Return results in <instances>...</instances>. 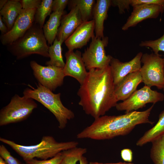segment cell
Listing matches in <instances>:
<instances>
[{
	"mask_svg": "<svg viewBox=\"0 0 164 164\" xmlns=\"http://www.w3.org/2000/svg\"><path fill=\"white\" fill-rule=\"evenodd\" d=\"M115 87L110 65L104 69H91L77 92L79 104L94 119L104 115L118 103Z\"/></svg>",
	"mask_w": 164,
	"mask_h": 164,
	"instance_id": "cell-1",
	"label": "cell"
},
{
	"mask_svg": "<svg viewBox=\"0 0 164 164\" xmlns=\"http://www.w3.org/2000/svg\"><path fill=\"white\" fill-rule=\"evenodd\" d=\"M154 104L143 111H134L119 115H103L94 119L93 122L77 135L78 139L95 140L112 139L128 135L137 125L153 122L149 119Z\"/></svg>",
	"mask_w": 164,
	"mask_h": 164,
	"instance_id": "cell-2",
	"label": "cell"
},
{
	"mask_svg": "<svg viewBox=\"0 0 164 164\" xmlns=\"http://www.w3.org/2000/svg\"><path fill=\"white\" fill-rule=\"evenodd\" d=\"M0 141L10 146L25 162L34 158L42 160L52 158L63 151L77 147L78 144L75 141L58 142L50 136H43L40 143L32 145H20L1 137Z\"/></svg>",
	"mask_w": 164,
	"mask_h": 164,
	"instance_id": "cell-3",
	"label": "cell"
},
{
	"mask_svg": "<svg viewBox=\"0 0 164 164\" xmlns=\"http://www.w3.org/2000/svg\"><path fill=\"white\" fill-rule=\"evenodd\" d=\"M7 46L8 50L17 59L32 54L49 57V46L43 29L34 22L23 36Z\"/></svg>",
	"mask_w": 164,
	"mask_h": 164,
	"instance_id": "cell-4",
	"label": "cell"
},
{
	"mask_svg": "<svg viewBox=\"0 0 164 164\" xmlns=\"http://www.w3.org/2000/svg\"><path fill=\"white\" fill-rule=\"evenodd\" d=\"M23 94V96L36 100L48 109L56 117L60 129H64L68 121L74 117V113L62 104L60 93H53L39 83L37 88H26Z\"/></svg>",
	"mask_w": 164,
	"mask_h": 164,
	"instance_id": "cell-5",
	"label": "cell"
},
{
	"mask_svg": "<svg viewBox=\"0 0 164 164\" xmlns=\"http://www.w3.org/2000/svg\"><path fill=\"white\" fill-rule=\"evenodd\" d=\"M37 104L33 99L15 94L0 111V126L17 123L27 119Z\"/></svg>",
	"mask_w": 164,
	"mask_h": 164,
	"instance_id": "cell-6",
	"label": "cell"
},
{
	"mask_svg": "<svg viewBox=\"0 0 164 164\" xmlns=\"http://www.w3.org/2000/svg\"><path fill=\"white\" fill-rule=\"evenodd\" d=\"M141 62L143 64L140 72L145 85L154 86L158 89L164 86V62L159 54H143Z\"/></svg>",
	"mask_w": 164,
	"mask_h": 164,
	"instance_id": "cell-7",
	"label": "cell"
},
{
	"mask_svg": "<svg viewBox=\"0 0 164 164\" xmlns=\"http://www.w3.org/2000/svg\"><path fill=\"white\" fill-rule=\"evenodd\" d=\"M108 43V37L97 38L94 35L91 38L89 46L82 55L86 69H102L110 65L113 57L107 55L105 49Z\"/></svg>",
	"mask_w": 164,
	"mask_h": 164,
	"instance_id": "cell-8",
	"label": "cell"
},
{
	"mask_svg": "<svg viewBox=\"0 0 164 164\" xmlns=\"http://www.w3.org/2000/svg\"><path fill=\"white\" fill-rule=\"evenodd\" d=\"M164 99L162 93L153 90L151 87L145 85L136 90L127 99L118 103L115 107L118 111H125V113H127L142 108L148 103L154 104Z\"/></svg>",
	"mask_w": 164,
	"mask_h": 164,
	"instance_id": "cell-9",
	"label": "cell"
},
{
	"mask_svg": "<svg viewBox=\"0 0 164 164\" xmlns=\"http://www.w3.org/2000/svg\"><path fill=\"white\" fill-rule=\"evenodd\" d=\"M30 66L38 83L51 91L61 86L64 75L63 68L53 66H44L31 61Z\"/></svg>",
	"mask_w": 164,
	"mask_h": 164,
	"instance_id": "cell-10",
	"label": "cell"
},
{
	"mask_svg": "<svg viewBox=\"0 0 164 164\" xmlns=\"http://www.w3.org/2000/svg\"><path fill=\"white\" fill-rule=\"evenodd\" d=\"M36 9H22L10 30L1 35L0 40L3 45H9L24 35L34 22Z\"/></svg>",
	"mask_w": 164,
	"mask_h": 164,
	"instance_id": "cell-11",
	"label": "cell"
},
{
	"mask_svg": "<svg viewBox=\"0 0 164 164\" xmlns=\"http://www.w3.org/2000/svg\"><path fill=\"white\" fill-rule=\"evenodd\" d=\"M66 62L63 68L65 77L69 76L75 78L82 84L88 73L83 61L81 52L77 50L67 52L65 55Z\"/></svg>",
	"mask_w": 164,
	"mask_h": 164,
	"instance_id": "cell-12",
	"label": "cell"
},
{
	"mask_svg": "<svg viewBox=\"0 0 164 164\" xmlns=\"http://www.w3.org/2000/svg\"><path fill=\"white\" fill-rule=\"evenodd\" d=\"M142 54V52H140L131 60L124 62L112 57L110 66L115 85L128 74L140 71L142 67L141 59Z\"/></svg>",
	"mask_w": 164,
	"mask_h": 164,
	"instance_id": "cell-13",
	"label": "cell"
},
{
	"mask_svg": "<svg viewBox=\"0 0 164 164\" xmlns=\"http://www.w3.org/2000/svg\"><path fill=\"white\" fill-rule=\"evenodd\" d=\"M164 11L162 7L154 4L143 5L133 6L132 12L122 29L126 30L131 27L136 26L139 23L149 19H156Z\"/></svg>",
	"mask_w": 164,
	"mask_h": 164,
	"instance_id": "cell-14",
	"label": "cell"
},
{
	"mask_svg": "<svg viewBox=\"0 0 164 164\" xmlns=\"http://www.w3.org/2000/svg\"><path fill=\"white\" fill-rule=\"evenodd\" d=\"M94 22L92 19L83 22L65 41L68 50L81 48L94 35Z\"/></svg>",
	"mask_w": 164,
	"mask_h": 164,
	"instance_id": "cell-15",
	"label": "cell"
},
{
	"mask_svg": "<svg viewBox=\"0 0 164 164\" xmlns=\"http://www.w3.org/2000/svg\"><path fill=\"white\" fill-rule=\"evenodd\" d=\"M70 9L68 13L62 17L56 36L62 43L83 22L78 7L73 6Z\"/></svg>",
	"mask_w": 164,
	"mask_h": 164,
	"instance_id": "cell-16",
	"label": "cell"
},
{
	"mask_svg": "<svg viewBox=\"0 0 164 164\" xmlns=\"http://www.w3.org/2000/svg\"><path fill=\"white\" fill-rule=\"evenodd\" d=\"M142 82L140 71L131 73L125 76L115 85L114 92L118 101L128 99L135 91L138 85Z\"/></svg>",
	"mask_w": 164,
	"mask_h": 164,
	"instance_id": "cell-17",
	"label": "cell"
},
{
	"mask_svg": "<svg viewBox=\"0 0 164 164\" xmlns=\"http://www.w3.org/2000/svg\"><path fill=\"white\" fill-rule=\"evenodd\" d=\"M111 5V0H97L93 11L92 19L94 22L95 36L103 38L104 35V22L108 17L109 9Z\"/></svg>",
	"mask_w": 164,
	"mask_h": 164,
	"instance_id": "cell-18",
	"label": "cell"
},
{
	"mask_svg": "<svg viewBox=\"0 0 164 164\" xmlns=\"http://www.w3.org/2000/svg\"><path fill=\"white\" fill-rule=\"evenodd\" d=\"M22 9L19 0H8L5 5L0 10V15L6 25L8 31L12 28Z\"/></svg>",
	"mask_w": 164,
	"mask_h": 164,
	"instance_id": "cell-19",
	"label": "cell"
},
{
	"mask_svg": "<svg viewBox=\"0 0 164 164\" xmlns=\"http://www.w3.org/2000/svg\"><path fill=\"white\" fill-rule=\"evenodd\" d=\"M64 13V12H53L43 26L44 34L49 45H52L56 37L61 20Z\"/></svg>",
	"mask_w": 164,
	"mask_h": 164,
	"instance_id": "cell-20",
	"label": "cell"
},
{
	"mask_svg": "<svg viewBox=\"0 0 164 164\" xmlns=\"http://www.w3.org/2000/svg\"><path fill=\"white\" fill-rule=\"evenodd\" d=\"M164 133V110L159 114V120L152 128L146 131L136 142L138 146H142L151 142L155 138Z\"/></svg>",
	"mask_w": 164,
	"mask_h": 164,
	"instance_id": "cell-21",
	"label": "cell"
},
{
	"mask_svg": "<svg viewBox=\"0 0 164 164\" xmlns=\"http://www.w3.org/2000/svg\"><path fill=\"white\" fill-rule=\"evenodd\" d=\"M62 43L56 37L53 44L49 46L48 53L50 60L46 63V65L64 67L65 63L63 60L61 48Z\"/></svg>",
	"mask_w": 164,
	"mask_h": 164,
	"instance_id": "cell-22",
	"label": "cell"
},
{
	"mask_svg": "<svg viewBox=\"0 0 164 164\" xmlns=\"http://www.w3.org/2000/svg\"><path fill=\"white\" fill-rule=\"evenodd\" d=\"M96 1L94 0H69V7L70 9L73 6L78 7L83 22L90 20L93 17V11Z\"/></svg>",
	"mask_w": 164,
	"mask_h": 164,
	"instance_id": "cell-23",
	"label": "cell"
},
{
	"mask_svg": "<svg viewBox=\"0 0 164 164\" xmlns=\"http://www.w3.org/2000/svg\"><path fill=\"white\" fill-rule=\"evenodd\" d=\"M150 156L154 164H164V133L151 142Z\"/></svg>",
	"mask_w": 164,
	"mask_h": 164,
	"instance_id": "cell-24",
	"label": "cell"
},
{
	"mask_svg": "<svg viewBox=\"0 0 164 164\" xmlns=\"http://www.w3.org/2000/svg\"><path fill=\"white\" fill-rule=\"evenodd\" d=\"M53 1L42 0L40 4L36 9L34 22L42 29L46 18L51 14Z\"/></svg>",
	"mask_w": 164,
	"mask_h": 164,
	"instance_id": "cell-25",
	"label": "cell"
},
{
	"mask_svg": "<svg viewBox=\"0 0 164 164\" xmlns=\"http://www.w3.org/2000/svg\"><path fill=\"white\" fill-rule=\"evenodd\" d=\"M60 164H77L87 152L86 148L76 147L63 152Z\"/></svg>",
	"mask_w": 164,
	"mask_h": 164,
	"instance_id": "cell-26",
	"label": "cell"
},
{
	"mask_svg": "<svg viewBox=\"0 0 164 164\" xmlns=\"http://www.w3.org/2000/svg\"><path fill=\"white\" fill-rule=\"evenodd\" d=\"M139 45L141 47L151 48L155 54H158L159 51L164 52V32L163 35L158 39L142 41ZM163 60L164 62V58Z\"/></svg>",
	"mask_w": 164,
	"mask_h": 164,
	"instance_id": "cell-27",
	"label": "cell"
},
{
	"mask_svg": "<svg viewBox=\"0 0 164 164\" xmlns=\"http://www.w3.org/2000/svg\"><path fill=\"white\" fill-rule=\"evenodd\" d=\"M62 152L49 159L39 160L33 159L25 162L26 164H60L63 156Z\"/></svg>",
	"mask_w": 164,
	"mask_h": 164,
	"instance_id": "cell-28",
	"label": "cell"
},
{
	"mask_svg": "<svg viewBox=\"0 0 164 164\" xmlns=\"http://www.w3.org/2000/svg\"><path fill=\"white\" fill-rule=\"evenodd\" d=\"M0 155L7 164H22L11 154L9 152L3 145H0Z\"/></svg>",
	"mask_w": 164,
	"mask_h": 164,
	"instance_id": "cell-29",
	"label": "cell"
},
{
	"mask_svg": "<svg viewBox=\"0 0 164 164\" xmlns=\"http://www.w3.org/2000/svg\"><path fill=\"white\" fill-rule=\"evenodd\" d=\"M132 6L154 4L161 6L164 11V0H129Z\"/></svg>",
	"mask_w": 164,
	"mask_h": 164,
	"instance_id": "cell-30",
	"label": "cell"
},
{
	"mask_svg": "<svg viewBox=\"0 0 164 164\" xmlns=\"http://www.w3.org/2000/svg\"><path fill=\"white\" fill-rule=\"evenodd\" d=\"M23 9H37L41 4L40 0H19Z\"/></svg>",
	"mask_w": 164,
	"mask_h": 164,
	"instance_id": "cell-31",
	"label": "cell"
},
{
	"mask_svg": "<svg viewBox=\"0 0 164 164\" xmlns=\"http://www.w3.org/2000/svg\"><path fill=\"white\" fill-rule=\"evenodd\" d=\"M68 0H54L52 5L53 12H63L67 5L68 4Z\"/></svg>",
	"mask_w": 164,
	"mask_h": 164,
	"instance_id": "cell-32",
	"label": "cell"
},
{
	"mask_svg": "<svg viewBox=\"0 0 164 164\" xmlns=\"http://www.w3.org/2000/svg\"><path fill=\"white\" fill-rule=\"evenodd\" d=\"M111 5L118 7L119 13H123L125 9H129V0H111Z\"/></svg>",
	"mask_w": 164,
	"mask_h": 164,
	"instance_id": "cell-33",
	"label": "cell"
},
{
	"mask_svg": "<svg viewBox=\"0 0 164 164\" xmlns=\"http://www.w3.org/2000/svg\"><path fill=\"white\" fill-rule=\"evenodd\" d=\"M121 155L122 159L126 162H131L133 159V153L131 149H124L121 151Z\"/></svg>",
	"mask_w": 164,
	"mask_h": 164,
	"instance_id": "cell-34",
	"label": "cell"
},
{
	"mask_svg": "<svg viewBox=\"0 0 164 164\" xmlns=\"http://www.w3.org/2000/svg\"><path fill=\"white\" fill-rule=\"evenodd\" d=\"M0 30L2 33V35L4 34L7 33L8 31L7 27L3 21L2 16L0 15Z\"/></svg>",
	"mask_w": 164,
	"mask_h": 164,
	"instance_id": "cell-35",
	"label": "cell"
},
{
	"mask_svg": "<svg viewBox=\"0 0 164 164\" xmlns=\"http://www.w3.org/2000/svg\"><path fill=\"white\" fill-rule=\"evenodd\" d=\"M89 164H134L133 163L128 162H119L114 163H104L98 162H90Z\"/></svg>",
	"mask_w": 164,
	"mask_h": 164,
	"instance_id": "cell-36",
	"label": "cell"
},
{
	"mask_svg": "<svg viewBox=\"0 0 164 164\" xmlns=\"http://www.w3.org/2000/svg\"><path fill=\"white\" fill-rule=\"evenodd\" d=\"M80 164H88L87 158L83 156L79 161Z\"/></svg>",
	"mask_w": 164,
	"mask_h": 164,
	"instance_id": "cell-37",
	"label": "cell"
},
{
	"mask_svg": "<svg viewBox=\"0 0 164 164\" xmlns=\"http://www.w3.org/2000/svg\"><path fill=\"white\" fill-rule=\"evenodd\" d=\"M8 0H0V9L1 10L5 5L7 2Z\"/></svg>",
	"mask_w": 164,
	"mask_h": 164,
	"instance_id": "cell-38",
	"label": "cell"
},
{
	"mask_svg": "<svg viewBox=\"0 0 164 164\" xmlns=\"http://www.w3.org/2000/svg\"><path fill=\"white\" fill-rule=\"evenodd\" d=\"M0 164H7L3 159L0 157Z\"/></svg>",
	"mask_w": 164,
	"mask_h": 164,
	"instance_id": "cell-39",
	"label": "cell"
},
{
	"mask_svg": "<svg viewBox=\"0 0 164 164\" xmlns=\"http://www.w3.org/2000/svg\"><path fill=\"white\" fill-rule=\"evenodd\" d=\"M162 90H163V91L164 92V87H163V88L162 89Z\"/></svg>",
	"mask_w": 164,
	"mask_h": 164,
	"instance_id": "cell-40",
	"label": "cell"
},
{
	"mask_svg": "<svg viewBox=\"0 0 164 164\" xmlns=\"http://www.w3.org/2000/svg\"><path fill=\"white\" fill-rule=\"evenodd\" d=\"M22 164H26V163L25 164V163H22Z\"/></svg>",
	"mask_w": 164,
	"mask_h": 164,
	"instance_id": "cell-41",
	"label": "cell"
}]
</instances>
